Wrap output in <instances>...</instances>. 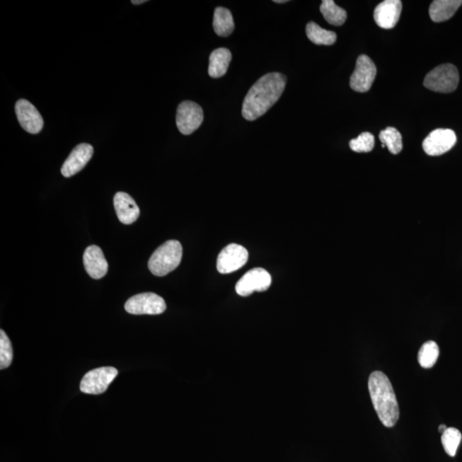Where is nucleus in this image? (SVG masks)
Here are the masks:
<instances>
[{"label": "nucleus", "instance_id": "8", "mask_svg": "<svg viewBox=\"0 0 462 462\" xmlns=\"http://www.w3.org/2000/svg\"><path fill=\"white\" fill-rule=\"evenodd\" d=\"M272 284V277L262 268L248 271L236 285V291L241 296H249L253 292H263Z\"/></svg>", "mask_w": 462, "mask_h": 462}, {"label": "nucleus", "instance_id": "7", "mask_svg": "<svg viewBox=\"0 0 462 462\" xmlns=\"http://www.w3.org/2000/svg\"><path fill=\"white\" fill-rule=\"evenodd\" d=\"M204 120L203 110L195 102L186 100L178 105L177 125L179 132L185 136L197 130Z\"/></svg>", "mask_w": 462, "mask_h": 462}, {"label": "nucleus", "instance_id": "10", "mask_svg": "<svg viewBox=\"0 0 462 462\" xmlns=\"http://www.w3.org/2000/svg\"><path fill=\"white\" fill-rule=\"evenodd\" d=\"M248 260V252L241 245L231 243L219 253L216 268L221 274L234 272L244 267Z\"/></svg>", "mask_w": 462, "mask_h": 462}, {"label": "nucleus", "instance_id": "1", "mask_svg": "<svg viewBox=\"0 0 462 462\" xmlns=\"http://www.w3.org/2000/svg\"><path fill=\"white\" fill-rule=\"evenodd\" d=\"M287 79L279 72L268 73L260 77L249 89L243 105V117L255 121L275 105L285 89Z\"/></svg>", "mask_w": 462, "mask_h": 462}, {"label": "nucleus", "instance_id": "15", "mask_svg": "<svg viewBox=\"0 0 462 462\" xmlns=\"http://www.w3.org/2000/svg\"><path fill=\"white\" fill-rule=\"evenodd\" d=\"M86 272L93 279H100L108 272V263L100 247L92 245L86 248L83 255Z\"/></svg>", "mask_w": 462, "mask_h": 462}, {"label": "nucleus", "instance_id": "23", "mask_svg": "<svg viewBox=\"0 0 462 462\" xmlns=\"http://www.w3.org/2000/svg\"><path fill=\"white\" fill-rule=\"evenodd\" d=\"M439 357V347L434 341H428L421 346L418 361L421 367L430 369L435 365Z\"/></svg>", "mask_w": 462, "mask_h": 462}, {"label": "nucleus", "instance_id": "21", "mask_svg": "<svg viewBox=\"0 0 462 462\" xmlns=\"http://www.w3.org/2000/svg\"><path fill=\"white\" fill-rule=\"evenodd\" d=\"M320 11L326 22H328L331 25L341 26L346 21V11L337 6L333 0L322 1Z\"/></svg>", "mask_w": 462, "mask_h": 462}, {"label": "nucleus", "instance_id": "16", "mask_svg": "<svg viewBox=\"0 0 462 462\" xmlns=\"http://www.w3.org/2000/svg\"><path fill=\"white\" fill-rule=\"evenodd\" d=\"M114 207L118 219L124 224L136 222L140 216V208L129 195L125 192H118L114 196Z\"/></svg>", "mask_w": 462, "mask_h": 462}, {"label": "nucleus", "instance_id": "14", "mask_svg": "<svg viewBox=\"0 0 462 462\" xmlns=\"http://www.w3.org/2000/svg\"><path fill=\"white\" fill-rule=\"evenodd\" d=\"M403 4L400 0H386L375 8L374 20L384 30L393 28L398 23Z\"/></svg>", "mask_w": 462, "mask_h": 462}, {"label": "nucleus", "instance_id": "6", "mask_svg": "<svg viewBox=\"0 0 462 462\" xmlns=\"http://www.w3.org/2000/svg\"><path fill=\"white\" fill-rule=\"evenodd\" d=\"M118 374L116 368L105 366L89 371L81 379L80 389L86 394L104 393Z\"/></svg>", "mask_w": 462, "mask_h": 462}, {"label": "nucleus", "instance_id": "17", "mask_svg": "<svg viewBox=\"0 0 462 462\" xmlns=\"http://www.w3.org/2000/svg\"><path fill=\"white\" fill-rule=\"evenodd\" d=\"M231 59V52L229 49L224 47L216 49L210 55L209 67H208L209 76L212 79H220L226 75Z\"/></svg>", "mask_w": 462, "mask_h": 462}, {"label": "nucleus", "instance_id": "24", "mask_svg": "<svg viewBox=\"0 0 462 462\" xmlns=\"http://www.w3.org/2000/svg\"><path fill=\"white\" fill-rule=\"evenodd\" d=\"M461 439V433L456 428L449 427L443 432L441 444H443L445 452L449 456L454 457L456 455L457 449L459 447Z\"/></svg>", "mask_w": 462, "mask_h": 462}, {"label": "nucleus", "instance_id": "9", "mask_svg": "<svg viewBox=\"0 0 462 462\" xmlns=\"http://www.w3.org/2000/svg\"><path fill=\"white\" fill-rule=\"evenodd\" d=\"M377 68L369 57L361 55L359 57L353 75L350 79V87L354 91L366 93L369 91L373 85Z\"/></svg>", "mask_w": 462, "mask_h": 462}, {"label": "nucleus", "instance_id": "27", "mask_svg": "<svg viewBox=\"0 0 462 462\" xmlns=\"http://www.w3.org/2000/svg\"><path fill=\"white\" fill-rule=\"evenodd\" d=\"M446 429H447L446 426H444V425H441V426L439 427V430L440 432L443 433L445 430H446Z\"/></svg>", "mask_w": 462, "mask_h": 462}, {"label": "nucleus", "instance_id": "12", "mask_svg": "<svg viewBox=\"0 0 462 462\" xmlns=\"http://www.w3.org/2000/svg\"><path fill=\"white\" fill-rule=\"evenodd\" d=\"M16 117L25 132L38 134L42 132L44 121L35 106L27 100H19L15 106Z\"/></svg>", "mask_w": 462, "mask_h": 462}, {"label": "nucleus", "instance_id": "3", "mask_svg": "<svg viewBox=\"0 0 462 462\" xmlns=\"http://www.w3.org/2000/svg\"><path fill=\"white\" fill-rule=\"evenodd\" d=\"M182 258L181 243L178 241L171 240L154 251L149 261V268L154 275L163 277L178 267Z\"/></svg>", "mask_w": 462, "mask_h": 462}, {"label": "nucleus", "instance_id": "22", "mask_svg": "<svg viewBox=\"0 0 462 462\" xmlns=\"http://www.w3.org/2000/svg\"><path fill=\"white\" fill-rule=\"evenodd\" d=\"M383 147H387L392 154H398L403 150V137L398 129L388 127L379 134Z\"/></svg>", "mask_w": 462, "mask_h": 462}, {"label": "nucleus", "instance_id": "28", "mask_svg": "<svg viewBox=\"0 0 462 462\" xmlns=\"http://www.w3.org/2000/svg\"><path fill=\"white\" fill-rule=\"evenodd\" d=\"M145 2H146V0H143V1H142V0H141V1H137V0H134H134H133L132 4H134V5H140V4H143V3H145Z\"/></svg>", "mask_w": 462, "mask_h": 462}, {"label": "nucleus", "instance_id": "19", "mask_svg": "<svg viewBox=\"0 0 462 462\" xmlns=\"http://www.w3.org/2000/svg\"><path fill=\"white\" fill-rule=\"evenodd\" d=\"M214 28L216 35L221 37L231 35L235 30L234 20L231 12L224 7H218L214 11Z\"/></svg>", "mask_w": 462, "mask_h": 462}, {"label": "nucleus", "instance_id": "2", "mask_svg": "<svg viewBox=\"0 0 462 462\" xmlns=\"http://www.w3.org/2000/svg\"><path fill=\"white\" fill-rule=\"evenodd\" d=\"M371 402L384 427H393L399 420L400 411L393 387L382 371H374L368 380Z\"/></svg>", "mask_w": 462, "mask_h": 462}, {"label": "nucleus", "instance_id": "18", "mask_svg": "<svg viewBox=\"0 0 462 462\" xmlns=\"http://www.w3.org/2000/svg\"><path fill=\"white\" fill-rule=\"evenodd\" d=\"M461 5V0H435L432 3L429 13L433 22L447 21L455 15Z\"/></svg>", "mask_w": 462, "mask_h": 462}, {"label": "nucleus", "instance_id": "11", "mask_svg": "<svg viewBox=\"0 0 462 462\" xmlns=\"http://www.w3.org/2000/svg\"><path fill=\"white\" fill-rule=\"evenodd\" d=\"M456 141V134L452 129H437L425 139L423 149L430 156H440L449 152Z\"/></svg>", "mask_w": 462, "mask_h": 462}, {"label": "nucleus", "instance_id": "5", "mask_svg": "<svg viewBox=\"0 0 462 462\" xmlns=\"http://www.w3.org/2000/svg\"><path fill=\"white\" fill-rule=\"evenodd\" d=\"M125 308L134 316H158L165 312L166 304L161 296L154 293L138 294L127 301Z\"/></svg>", "mask_w": 462, "mask_h": 462}, {"label": "nucleus", "instance_id": "4", "mask_svg": "<svg viewBox=\"0 0 462 462\" xmlns=\"http://www.w3.org/2000/svg\"><path fill=\"white\" fill-rule=\"evenodd\" d=\"M459 80V72L455 65L441 64L427 74L424 86L432 91L449 93L455 91Z\"/></svg>", "mask_w": 462, "mask_h": 462}, {"label": "nucleus", "instance_id": "25", "mask_svg": "<svg viewBox=\"0 0 462 462\" xmlns=\"http://www.w3.org/2000/svg\"><path fill=\"white\" fill-rule=\"evenodd\" d=\"M13 358L11 342L6 333L3 330H0V369L4 370L9 367Z\"/></svg>", "mask_w": 462, "mask_h": 462}, {"label": "nucleus", "instance_id": "26", "mask_svg": "<svg viewBox=\"0 0 462 462\" xmlns=\"http://www.w3.org/2000/svg\"><path fill=\"white\" fill-rule=\"evenodd\" d=\"M374 137L368 132L359 134L357 139H353L350 142V149L357 153H369L374 149Z\"/></svg>", "mask_w": 462, "mask_h": 462}, {"label": "nucleus", "instance_id": "20", "mask_svg": "<svg viewBox=\"0 0 462 462\" xmlns=\"http://www.w3.org/2000/svg\"><path fill=\"white\" fill-rule=\"evenodd\" d=\"M308 38L314 44L331 46L337 42V34L333 31L326 30L317 23L311 22L306 28Z\"/></svg>", "mask_w": 462, "mask_h": 462}, {"label": "nucleus", "instance_id": "13", "mask_svg": "<svg viewBox=\"0 0 462 462\" xmlns=\"http://www.w3.org/2000/svg\"><path fill=\"white\" fill-rule=\"evenodd\" d=\"M93 147L88 143H81L76 146L64 161L61 173L64 178H71L80 173L93 157Z\"/></svg>", "mask_w": 462, "mask_h": 462}, {"label": "nucleus", "instance_id": "29", "mask_svg": "<svg viewBox=\"0 0 462 462\" xmlns=\"http://www.w3.org/2000/svg\"><path fill=\"white\" fill-rule=\"evenodd\" d=\"M273 2L277 3V4H284V3H287V0H274Z\"/></svg>", "mask_w": 462, "mask_h": 462}]
</instances>
